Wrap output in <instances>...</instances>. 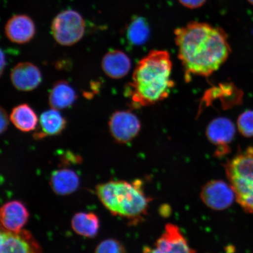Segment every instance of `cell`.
Instances as JSON below:
<instances>
[{
	"label": "cell",
	"instance_id": "23",
	"mask_svg": "<svg viewBox=\"0 0 253 253\" xmlns=\"http://www.w3.org/2000/svg\"><path fill=\"white\" fill-rule=\"evenodd\" d=\"M178 1L186 8L195 9L202 7L207 0H178Z\"/></svg>",
	"mask_w": 253,
	"mask_h": 253
},
{
	"label": "cell",
	"instance_id": "5",
	"mask_svg": "<svg viewBox=\"0 0 253 253\" xmlns=\"http://www.w3.org/2000/svg\"><path fill=\"white\" fill-rule=\"evenodd\" d=\"M86 25L83 17L73 9L63 11L53 19L51 32L56 42L62 46L75 45L84 37Z\"/></svg>",
	"mask_w": 253,
	"mask_h": 253
},
{
	"label": "cell",
	"instance_id": "3",
	"mask_svg": "<svg viewBox=\"0 0 253 253\" xmlns=\"http://www.w3.org/2000/svg\"><path fill=\"white\" fill-rule=\"evenodd\" d=\"M98 198L114 215L134 219L144 215L149 199L144 194L141 181H112L98 185Z\"/></svg>",
	"mask_w": 253,
	"mask_h": 253
},
{
	"label": "cell",
	"instance_id": "7",
	"mask_svg": "<svg viewBox=\"0 0 253 253\" xmlns=\"http://www.w3.org/2000/svg\"><path fill=\"white\" fill-rule=\"evenodd\" d=\"M0 253H43L39 242L26 230L9 232L1 229Z\"/></svg>",
	"mask_w": 253,
	"mask_h": 253
},
{
	"label": "cell",
	"instance_id": "12",
	"mask_svg": "<svg viewBox=\"0 0 253 253\" xmlns=\"http://www.w3.org/2000/svg\"><path fill=\"white\" fill-rule=\"evenodd\" d=\"M10 78L13 86L22 91L34 90L42 82L40 69L31 62L18 63L12 69Z\"/></svg>",
	"mask_w": 253,
	"mask_h": 253
},
{
	"label": "cell",
	"instance_id": "20",
	"mask_svg": "<svg viewBox=\"0 0 253 253\" xmlns=\"http://www.w3.org/2000/svg\"><path fill=\"white\" fill-rule=\"evenodd\" d=\"M150 25L145 18L135 17L132 19L126 30V39L132 45H143L149 39Z\"/></svg>",
	"mask_w": 253,
	"mask_h": 253
},
{
	"label": "cell",
	"instance_id": "13",
	"mask_svg": "<svg viewBox=\"0 0 253 253\" xmlns=\"http://www.w3.org/2000/svg\"><path fill=\"white\" fill-rule=\"evenodd\" d=\"M29 216L27 209L21 202H8L2 206L0 211L1 229L9 232H19L23 229Z\"/></svg>",
	"mask_w": 253,
	"mask_h": 253
},
{
	"label": "cell",
	"instance_id": "18",
	"mask_svg": "<svg viewBox=\"0 0 253 253\" xmlns=\"http://www.w3.org/2000/svg\"><path fill=\"white\" fill-rule=\"evenodd\" d=\"M71 226L78 235L86 238H94L99 232L100 220L93 212H78L72 218Z\"/></svg>",
	"mask_w": 253,
	"mask_h": 253
},
{
	"label": "cell",
	"instance_id": "26",
	"mask_svg": "<svg viewBox=\"0 0 253 253\" xmlns=\"http://www.w3.org/2000/svg\"><path fill=\"white\" fill-rule=\"evenodd\" d=\"M248 1L251 3L252 5H253V0H248Z\"/></svg>",
	"mask_w": 253,
	"mask_h": 253
},
{
	"label": "cell",
	"instance_id": "1",
	"mask_svg": "<svg viewBox=\"0 0 253 253\" xmlns=\"http://www.w3.org/2000/svg\"><path fill=\"white\" fill-rule=\"evenodd\" d=\"M174 34L186 80L191 75L210 77L229 58L228 37L219 27L194 21L177 28Z\"/></svg>",
	"mask_w": 253,
	"mask_h": 253
},
{
	"label": "cell",
	"instance_id": "8",
	"mask_svg": "<svg viewBox=\"0 0 253 253\" xmlns=\"http://www.w3.org/2000/svg\"><path fill=\"white\" fill-rule=\"evenodd\" d=\"M201 198L211 210L223 211L232 205L236 195L232 186L219 180H213L202 188Z\"/></svg>",
	"mask_w": 253,
	"mask_h": 253
},
{
	"label": "cell",
	"instance_id": "16",
	"mask_svg": "<svg viewBox=\"0 0 253 253\" xmlns=\"http://www.w3.org/2000/svg\"><path fill=\"white\" fill-rule=\"evenodd\" d=\"M49 183L50 188L56 195L66 196L77 191L80 185V179L74 170L59 169L52 173Z\"/></svg>",
	"mask_w": 253,
	"mask_h": 253
},
{
	"label": "cell",
	"instance_id": "24",
	"mask_svg": "<svg viewBox=\"0 0 253 253\" xmlns=\"http://www.w3.org/2000/svg\"><path fill=\"white\" fill-rule=\"evenodd\" d=\"M0 115H1V133L2 134L7 130L10 118H9L7 112L3 107H1Z\"/></svg>",
	"mask_w": 253,
	"mask_h": 253
},
{
	"label": "cell",
	"instance_id": "14",
	"mask_svg": "<svg viewBox=\"0 0 253 253\" xmlns=\"http://www.w3.org/2000/svg\"><path fill=\"white\" fill-rule=\"evenodd\" d=\"M102 68L104 74L114 79L126 77L131 68V62L124 52L112 50L106 53L102 61Z\"/></svg>",
	"mask_w": 253,
	"mask_h": 253
},
{
	"label": "cell",
	"instance_id": "9",
	"mask_svg": "<svg viewBox=\"0 0 253 253\" xmlns=\"http://www.w3.org/2000/svg\"><path fill=\"white\" fill-rule=\"evenodd\" d=\"M206 134L211 143L216 146V156L221 157L230 152L229 145L235 138L236 127L230 119L218 118L209 124Z\"/></svg>",
	"mask_w": 253,
	"mask_h": 253
},
{
	"label": "cell",
	"instance_id": "11",
	"mask_svg": "<svg viewBox=\"0 0 253 253\" xmlns=\"http://www.w3.org/2000/svg\"><path fill=\"white\" fill-rule=\"evenodd\" d=\"M36 29L34 22L27 15L18 14L9 19L5 34L11 42L17 44L29 42L34 39Z\"/></svg>",
	"mask_w": 253,
	"mask_h": 253
},
{
	"label": "cell",
	"instance_id": "25",
	"mask_svg": "<svg viewBox=\"0 0 253 253\" xmlns=\"http://www.w3.org/2000/svg\"><path fill=\"white\" fill-rule=\"evenodd\" d=\"M6 64V59L5 56L4 55V52L1 51V75H2L3 71H4V69L5 67Z\"/></svg>",
	"mask_w": 253,
	"mask_h": 253
},
{
	"label": "cell",
	"instance_id": "22",
	"mask_svg": "<svg viewBox=\"0 0 253 253\" xmlns=\"http://www.w3.org/2000/svg\"><path fill=\"white\" fill-rule=\"evenodd\" d=\"M94 253H126L125 248L118 240L107 239L96 247Z\"/></svg>",
	"mask_w": 253,
	"mask_h": 253
},
{
	"label": "cell",
	"instance_id": "15",
	"mask_svg": "<svg viewBox=\"0 0 253 253\" xmlns=\"http://www.w3.org/2000/svg\"><path fill=\"white\" fill-rule=\"evenodd\" d=\"M67 126V121L63 118L58 110L50 109L44 112L41 115L40 127L34 132V138L36 140L61 134Z\"/></svg>",
	"mask_w": 253,
	"mask_h": 253
},
{
	"label": "cell",
	"instance_id": "4",
	"mask_svg": "<svg viewBox=\"0 0 253 253\" xmlns=\"http://www.w3.org/2000/svg\"><path fill=\"white\" fill-rule=\"evenodd\" d=\"M226 170L237 202L245 211L253 213V148L249 147L230 160Z\"/></svg>",
	"mask_w": 253,
	"mask_h": 253
},
{
	"label": "cell",
	"instance_id": "10",
	"mask_svg": "<svg viewBox=\"0 0 253 253\" xmlns=\"http://www.w3.org/2000/svg\"><path fill=\"white\" fill-rule=\"evenodd\" d=\"M142 253H194V251L178 227L169 224L154 246L145 247Z\"/></svg>",
	"mask_w": 253,
	"mask_h": 253
},
{
	"label": "cell",
	"instance_id": "21",
	"mask_svg": "<svg viewBox=\"0 0 253 253\" xmlns=\"http://www.w3.org/2000/svg\"><path fill=\"white\" fill-rule=\"evenodd\" d=\"M237 128L246 137H253V110H248L241 114L237 119Z\"/></svg>",
	"mask_w": 253,
	"mask_h": 253
},
{
	"label": "cell",
	"instance_id": "19",
	"mask_svg": "<svg viewBox=\"0 0 253 253\" xmlns=\"http://www.w3.org/2000/svg\"><path fill=\"white\" fill-rule=\"evenodd\" d=\"M11 122L21 131L28 132L36 129L39 118L35 111L27 104H21L12 110Z\"/></svg>",
	"mask_w": 253,
	"mask_h": 253
},
{
	"label": "cell",
	"instance_id": "17",
	"mask_svg": "<svg viewBox=\"0 0 253 253\" xmlns=\"http://www.w3.org/2000/svg\"><path fill=\"white\" fill-rule=\"evenodd\" d=\"M77 94L68 82L59 81L53 85L48 100L52 109L57 110L69 108L74 104Z\"/></svg>",
	"mask_w": 253,
	"mask_h": 253
},
{
	"label": "cell",
	"instance_id": "6",
	"mask_svg": "<svg viewBox=\"0 0 253 253\" xmlns=\"http://www.w3.org/2000/svg\"><path fill=\"white\" fill-rule=\"evenodd\" d=\"M109 128L111 135L117 142L126 144L133 140L140 132L141 122L130 111H117L110 117Z\"/></svg>",
	"mask_w": 253,
	"mask_h": 253
},
{
	"label": "cell",
	"instance_id": "2",
	"mask_svg": "<svg viewBox=\"0 0 253 253\" xmlns=\"http://www.w3.org/2000/svg\"><path fill=\"white\" fill-rule=\"evenodd\" d=\"M172 67L169 53L166 50H152L142 58L126 89L131 106L140 108L167 99L175 84L171 79Z\"/></svg>",
	"mask_w": 253,
	"mask_h": 253
}]
</instances>
